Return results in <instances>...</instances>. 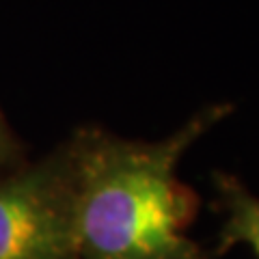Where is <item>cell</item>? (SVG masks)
I'll return each instance as SVG.
<instances>
[{"mask_svg": "<svg viewBox=\"0 0 259 259\" xmlns=\"http://www.w3.org/2000/svg\"><path fill=\"white\" fill-rule=\"evenodd\" d=\"M229 112L231 104L207 106L158 143L78 127L65 141L74 168L78 259H214L186 236L201 197L177 177V162Z\"/></svg>", "mask_w": 259, "mask_h": 259, "instance_id": "6da1fadb", "label": "cell"}, {"mask_svg": "<svg viewBox=\"0 0 259 259\" xmlns=\"http://www.w3.org/2000/svg\"><path fill=\"white\" fill-rule=\"evenodd\" d=\"M0 259H78L67 143L0 173Z\"/></svg>", "mask_w": 259, "mask_h": 259, "instance_id": "7a4b0ae2", "label": "cell"}, {"mask_svg": "<svg viewBox=\"0 0 259 259\" xmlns=\"http://www.w3.org/2000/svg\"><path fill=\"white\" fill-rule=\"evenodd\" d=\"M26 162V147L11 130L7 117L0 112V173L18 168Z\"/></svg>", "mask_w": 259, "mask_h": 259, "instance_id": "277c9868", "label": "cell"}, {"mask_svg": "<svg viewBox=\"0 0 259 259\" xmlns=\"http://www.w3.org/2000/svg\"><path fill=\"white\" fill-rule=\"evenodd\" d=\"M212 182L218 190V212H225L218 246L212 250V257H223L231 246L244 242L259 259V197H255L236 175L214 171Z\"/></svg>", "mask_w": 259, "mask_h": 259, "instance_id": "3957f363", "label": "cell"}]
</instances>
